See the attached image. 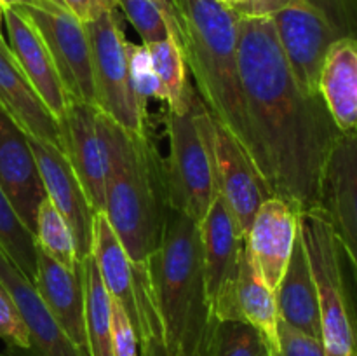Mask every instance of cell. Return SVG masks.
I'll return each mask as SVG.
<instances>
[{
	"instance_id": "cell-42",
	"label": "cell",
	"mask_w": 357,
	"mask_h": 356,
	"mask_svg": "<svg viewBox=\"0 0 357 356\" xmlns=\"http://www.w3.org/2000/svg\"><path fill=\"white\" fill-rule=\"evenodd\" d=\"M107 2V6L110 7V9H117L119 7V0H105Z\"/></svg>"
},
{
	"instance_id": "cell-19",
	"label": "cell",
	"mask_w": 357,
	"mask_h": 356,
	"mask_svg": "<svg viewBox=\"0 0 357 356\" xmlns=\"http://www.w3.org/2000/svg\"><path fill=\"white\" fill-rule=\"evenodd\" d=\"M0 108L20 126L28 138L51 143L63 150L61 129L0 35Z\"/></svg>"
},
{
	"instance_id": "cell-12",
	"label": "cell",
	"mask_w": 357,
	"mask_h": 356,
	"mask_svg": "<svg viewBox=\"0 0 357 356\" xmlns=\"http://www.w3.org/2000/svg\"><path fill=\"white\" fill-rule=\"evenodd\" d=\"M319 208L357 281V131L342 133L331 152Z\"/></svg>"
},
{
	"instance_id": "cell-11",
	"label": "cell",
	"mask_w": 357,
	"mask_h": 356,
	"mask_svg": "<svg viewBox=\"0 0 357 356\" xmlns=\"http://www.w3.org/2000/svg\"><path fill=\"white\" fill-rule=\"evenodd\" d=\"M209 147L218 194L232 213L243 237H246L261 202L272 198L271 191L246 150L213 117L209 124Z\"/></svg>"
},
{
	"instance_id": "cell-25",
	"label": "cell",
	"mask_w": 357,
	"mask_h": 356,
	"mask_svg": "<svg viewBox=\"0 0 357 356\" xmlns=\"http://www.w3.org/2000/svg\"><path fill=\"white\" fill-rule=\"evenodd\" d=\"M80 264L86 288V330L89 356H115L112 337V299L101 281L93 253Z\"/></svg>"
},
{
	"instance_id": "cell-41",
	"label": "cell",
	"mask_w": 357,
	"mask_h": 356,
	"mask_svg": "<svg viewBox=\"0 0 357 356\" xmlns=\"http://www.w3.org/2000/svg\"><path fill=\"white\" fill-rule=\"evenodd\" d=\"M3 7H9V6H24V3H30L33 0H2Z\"/></svg>"
},
{
	"instance_id": "cell-23",
	"label": "cell",
	"mask_w": 357,
	"mask_h": 356,
	"mask_svg": "<svg viewBox=\"0 0 357 356\" xmlns=\"http://www.w3.org/2000/svg\"><path fill=\"white\" fill-rule=\"evenodd\" d=\"M93 257L96 260L100 278L112 300L122 306L131 318L132 325L138 323V302H136V281L132 264L126 248L114 232L105 213L94 215Z\"/></svg>"
},
{
	"instance_id": "cell-13",
	"label": "cell",
	"mask_w": 357,
	"mask_h": 356,
	"mask_svg": "<svg viewBox=\"0 0 357 356\" xmlns=\"http://www.w3.org/2000/svg\"><path fill=\"white\" fill-rule=\"evenodd\" d=\"M0 188L21 222L35 232L42 201L47 198L30 138L0 108Z\"/></svg>"
},
{
	"instance_id": "cell-21",
	"label": "cell",
	"mask_w": 357,
	"mask_h": 356,
	"mask_svg": "<svg viewBox=\"0 0 357 356\" xmlns=\"http://www.w3.org/2000/svg\"><path fill=\"white\" fill-rule=\"evenodd\" d=\"M319 94L342 133L357 131V38L331 45L321 68Z\"/></svg>"
},
{
	"instance_id": "cell-7",
	"label": "cell",
	"mask_w": 357,
	"mask_h": 356,
	"mask_svg": "<svg viewBox=\"0 0 357 356\" xmlns=\"http://www.w3.org/2000/svg\"><path fill=\"white\" fill-rule=\"evenodd\" d=\"M86 24L91 45L94 107L126 131L143 135L149 119L139 112L129 84L128 38L117 9L105 10Z\"/></svg>"
},
{
	"instance_id": "cell-1",
	"label": "cell",
	"mask_w": 357,
	"mask_h": 356,
	"mask_svg": "<svg viewBox=\"0 0 357 356\" xmlns=\"http://www.w3.org/2000/svg\"><path fill=\"white\" fill-rule=\"evenodd\" d=\"M237 38L251 161L272 195L317 209L342 131L321 94L298 86L271 16L239 14Z\"/></svg>"
},
{
	"instance_id": "cell-15",
	"label": "cell",
	"mask_w": 357,
	"mask_h": 356,
	"mask_svg": "<svg viewBox=\"0 0 357 356\" xmlns=\"http://www.w3.org/2000/svg\"><path fill=\"white\" fill-rule=\"evenodd\" d=\"M30 145L40 170L47 199L68 222L75 237L77 255L82 262L93 253V229L96 212L91 206L63 150L51 143L38 142L33 138H30Z\"/></svg>"
},
{
	"instance_id": "cell-5",
	"label": "cell",
	"mask_w": 357,
	"mask_h": 356,
	"mask_svg": "<svg viewBox=\"0 0 357 356\" xmlns=\"http://www.w3.org/2000/svg\"><path fill=\"white\" fill-rule=\"evenodd\" d=\"M298 234L316 281L326 356H357V281L323 209L300 213Z\"/></svg>"
},
{
	"instance_id": "cell-33",
	"label": "cell",
	"mask_w": 357,
	"mask_h": 356,
	"mask_svg": "<svg viewBox=\"0 0 357 356\" xmlns=\"http://www.w3.org/2000/svg\"><path fill=\"white\" fill-rule=\"evenodd\" d=\"M278 351L272 356H326L321 339L279 320Z\"/></svg>"
},
{
	"instance_id": "cell-22",
	"label": "cell",
	"mask_w": 357,
	"mask_h": 356,
	"mask_svg": "<svg viewBox=\"0 0 357 356\" xmlns=\"http://www.w3.org/2000/svg\"><path fill=\"white\" fill-rule=\"evenodd\" d=\"M279 320L321 339V313L316 281L302 239H296L291 258L275 288Z\"/></svg>"
},
{
	"instance_id": "cell-18",
	"label": "cell",
	"mask_w": 357,
	"mask_h": 356,
	"mask_svg": "<svg viewBox=\"0 0 357 356\" xmlns=\"http://www.w3.org/2000/svg\"><path fill=\"white\" fill-rule=\"evenodd\" d=\"M3 23L9 35L10 52L16 58L17 65L42 103L59 122V119L65 115L70 98L44 40L17 7H3Z\"/></svg>"
},
{
	"instance_id": "cell-6",
	"label": "cell",
	"mask_w": 357,
	"mask_h": 356,
	"mask_svg": "<svg viewBox=\"0 0 357 356\" xmlns=\"http://www.w3.org/2000/svg\"><path fill=\"white\" fill-rule=\"evenodd\" d=\"M164 122L169 140L164 159L167 202L171 209L201 223L218 195V187L209 147L211 115L194 86L187 105L181 110H167Z\"/></svg>"
},
{
	"instance_id": "cell-37",
	"label": "cell",
	"mask_w": 357,
	"mask_h": 356,
	"mask_svg": "<svg viewBox=\"0 0 357 356\" xmlns=\"http://www.w3.org/2000/svg\"><path fill=\"white\" fill-rule=\"evenodd\" d=\"M300 2L312 3L310 0H248V6L243 14H250V16H272L278 10Z\"/></svg>"
},
{
	"instance_id": "cell-4",
	"label": "cell",
	"mask_w": 357,
	"mask_h": 356,
	"mask_svg": "<svg viewBox=\"0 0 357 356\" xmlns=\"http://www.w3.org/2000/svg\"><path fill=\"white\" fill-rule=\"evenodd\" d=\"M146 276L164 356H208L218 320L206 295L199 222L169 208Z\"/></svg>"
},
{
	"instance_id": "cell-2",
	"label": "cell",
	"mask_w": 357,
	"mask_h": 356,
	"mask_svg": "<svg viewBox=\"0 0 357 356\" xmlns=\"http://www.w3.org/2000/svg\"><path fill=\"white\" fill-rule=\"evenodd\" d=\"M105 154V216L135 269H146L164 234L167 202L164 159L150 128L143 135L124 128L96 108Z\"/></svg>"
},
{
	"instance_id": "cell-17",
	"label": "cell",
	"mask_w": 357,
	"mask_h": 356,
	"mask_svg": "<svg viewBox=\"0 0 357 356\" xmlns=\"http://www.w3.org/2000/svg\"><path fill=\"white\" fill-rule=\"evenodd\" d=\"M33 286L79 355L89 356L82 264L77 269H66L38 248Z\"/></svg>"
},
{
	"instance_id": "cell-34",
	"label": "cell",
	"mask_w": 357,
	"mask_h": 356,
	"mask_svg": "<svg viewBox=\"0 0 357 356\" xmlns=\"http://www.w3.org/2000/svg\"><path fill=\"white\" fill-rule=\"evenodd\" d=\"M112 337L115 356H139V339L131 318L112 300Z\"/></svg>"
},
{
	"instance_id": "cell-16",
	"label": "cell",
	"mask_w": 357,
	"mask_h": 356,
	"mask_svg": "<svg viewBox=\"0 0 357 356\" xmlns=\"http://www.w3.org/2000/svg\"><path fill=\"white\" fill-rule=\"evenodd\" d=\"M63 154L75 171L91 206L96 213L105 209V154L96 121V107L70 100L59 119Z\"/></svg>"
},
{
	"instance_id": "cell-10",
	"label": "cell",
	"mask_w": 357,
	"mask_h": 356,
	"mask_svg": "<svg viewBox=\"0 0 357 356\" xmlns=\"http://www.w3.org/2000/svg\"><path fill=\"white\" fill-rule=\"evenodd\" d=\"M199 225L206 295L213 316L218 321L237 320L236 286L244 237L222 195H216Z\"/></svg>"
},
{
	"instance_id": "cell-40",
	"label": "cell",
	"mask_w": 357,
	"mask_h": 356,
	"mask_svg": "<svg viewBox=\"0 0 357 356\" xmlns=\"http://www.w3.org/2000/svg\"><path fill=\"white\" fill-rule=\"evenodd\" d=\"M3 356H31L28 351H23V349H10L7 348V353Z\"/></svg>"
},
{
	"instance_id": "cell-43",
	"label": "cell",
	"mask_w": 357,
	"mask_h": 356,
	"mask_svg": "<svg viewBox=\"0 0 357 356\" xmlns=\"http://www.w3.org/2000/svg\"><path fill=\"white\" fill-rule=\"evenodd\" d=\"M2 20H3V2L0 0V30H2ZM0 35H2V31H0Z\"/></svg>"
},
{
	"instance_id": "cell-29",
	"label": "cell",
	"mask_w": 357,
	"mask_h": 356,
	"mask_svg": "<svg viewBox=\"0 0 357 356\" xmlns=\"http://www.w3.org/2000/svg\"><path fill=\"white\" fill-rule=\"evenodd\" d=\"M208 356H272V349L250 323L223 320L213 330Z\"/></svg>"
},
{
	"instance_id": "cell-35",
	"label": "cell",
	"mask_w": 357,
	"mask_h": 356,
	"mask_svg": "<svg viewBox=\"0 0 357 356\" xmlns=\"http://www.w3.org/2000/svg\"><path fill=\"white\" fill-rule=\"evenodd\" d=\"M340 23L351 37L357 38V0H310Z\"/></svg>"
},
{
	"instance_id": "cell-14",
	"label": "cell",
	"mask_w": 357,
	"mask_h": 356,
	"mask_svg": "<svg viewBox=\"0 0 357 356\" xmlns=\"http://www.w3.org/2000/svg\"><path fill=\"white\" fill-rule=\"evenodd\" d=\"M298 220L300 212L295 206L272 195L261 202L244 237L255 269L272 292L282 279L298 239Z\"/></svg>"
},
{
	"instance_id": "cell-3",
	"label": "cell",
	"mask_w": 357,
	"mask_h": 356,
	"mask_svg": "<svg viewBox=\"0 0 357 356\" xmlns=\"http://www.w3.org/2000/svg\"><path fill=\"white\" fill-rule=\"evenodd\" d=\"M169 31L206 110L250 156L237 52L239 13L222 0H162Z\"/></svg>"
},
{
	"instance_id": "cell-26",
	"label": "cell",
	"mask_w": 357,
	"mask_h": 356,
	"mask_svg": "<svg viewBox=\"0 0 357 356\" xmlns=\"http://www.w3.org/2000/svg\"><path fill=\"white\" fill-rule=\"evenodd\" d=\"M153 70L162 89V101L167 110H181L187 105L192 84L187 79V63L176 38L169 34L164 40L146 45Z\"/></svg>"
},
{
	"instance_id": "cell-38",
	"label": "cell",
	"mask_w": 357,
	"mask_h": 356,
	"mask_svg": "<svg viewBox=\"0 0 357 356\" xmlns=\"http://www.w3.org/2000/svg\"><path fill=\"white\" fill-rule=\"evenodd\" d=\"M139 356H164L159 339L139 342Z\"/></svg>"
},
{
	"instance_id": "cell-28",
	"label": "cell",
	"mask_w": 357,
	"mask_h": 356,
	"mask_svg": "<svg viewBox=\"0 0 357 356\" xmlns=\"http://www.w3.org/2000/svg\"><path fill=\"white\" fill-rule=\"evenodd\" d=\"M33 236L37 246L63 267L77 269L80 265L72 229L47 198L38 208Z\"/></svg>"
},
{
	"instance_id": "cell-31",
	"label": "cell",
	"mask_w": 357,
	"mask_h": 356,
	"mask_svg": "<svg viewBox=\"0 0 357 356\" xmlns=\"http://www.w3.org/2000/svg\"><path fill=\"white\" fill-rule=\"evenodd\" d=\"M119 7L142 37L143 45L169 37L162 0H119Z\"/></svg>"
},
{
	"instance_id": "cell-9",
	"label": "cell",
	"mask_w": 357,
	"mask_h": 356,
	"mask_svg": "<svg viewBox=\"0 0 357 356\" xmlns=\"http://www.w3.org/2000/svg\"><path fill=\"white\" fill-rule=\"evenodd\" d=\"M271 17L298 86L309 94H319V75L328 51L340 38L351 37L349 31L309 2L293 3Z\"/></svg>"
},
{
	"instance_id": "cell-39",
	"label": "cell",
	"mask_w": 357,
	"mask_h": 356,
	"mask_svg": "<svg viewBox=\"0 0 357 356\" xmlns=\"http://www.w3.org/2000/svg\"><path fill=\"white\" fill-rule=\"evenodd\" d=\"M222 2L227 3L229 7H232V9L239 14H243L248 6V0H222Z\"/></svg>"
},
{
	"instance_id": "cell-32",
	"label": "cell",
	"mask_w": 357,
	"mask_h": 356,
	"mask_svg": "<svg viewBox=\"0 0 357 356\" xmlns=\"http://www.w3.org/2000/svg\"><path fill=\"white\" fill-rule=\"evenodd\" d=\"M0 339L10 349H23V351L31 349L26 325L21 318L16 302L9 295V292L3 288L2 283H0Z\"/></svg>"
},
{
	"instance_id": "cell-24",
	"label": "cell",
	"mask_w": 357,
	"mask_h": 356,
	"mask_svg": "<svg viewBox=\"0 0 357 356\" xmlns=\"http://www.w3.org/2000/svg\"><path fill=\"white\" fill-rule=\"evenodd\" d=\"M236 311L237 320L246 321L251 327L257 328L261 337L271 346L272 355H275L279 344V311L275 293L258 274L250 255H248L246 246H244L243 258H241L239 278H237L236 286Z\"/></svg>"
},
{
	"instance_id": "cell-27",
	"label": "cell",
	"mask_w": 357,
	"mask_h": 356,
	"mask_svg": "<svg viewBox=\"0 0 357 356\" xmlns=\"http://www.w3.org/2000/svg\"><path fill=\"white\" fill-rule=\"evenodd\" d=\"M37 241L28 227L21 222L13 205L0 188V253L33 283L37 274Z\"/></svg>"
},
{
	"instance_id": "cell-20",
	"label": "cell",
	"mask_w": 357,
	"mask_h": 356,
	"mask_svg": "<svg viewBox=\"0 0 357 356\" xmlns=\"http://www.w3.org/2000/svg\"><path fill=\"white\" fill-rule=\"evenodd\" d=\"M0 283L13 297L26 325L31 341V349L28 353L31 356H80L75 346L63 334L52 314L49 313L33 283L28 281L2 253Z\"/></svg>"
},
{
	"instance_id": "cell-8",
	"label": "cell",
	"mask_w": 357,
	"mask_h": 356,
	"mask_svg": "<svg viewBox=\"0 0 357 356\" xmlns=\"http://www.w3.org/2000/svg\"><path fill=\"white\" fill-rule=\"evenodd\" d=\"M14 7L23 13L42 37L70 100L94 105L91 45L86 24L59 0H33Z\"/></svg>"
},
{
	"instance_id": "cell-36",
	"label": "cell",
	"mask_w": 357,
	"mask_h": 356,
	"mask_svg": "<svg viewBox=\"0 0 357 356\" xmlns=\"http://www.w3.org/2000/svg\"><path fill=\"white\" fill-rule=\"evenodd\" d=\"M77 20L89 23L100 17L105 10H114L107 6L105 0H59Z\"/></svg>"
},
{
	"instance_id": "cell-30",
	"label": "cell",
	"mask_w": 357,
	"mask_h": 356,
	"mask_svg": "<svg viewBox=\"0 0 357 356\" xmlns=\"http://www.w3.org/2000/svg\"><path fill=\"white\" fill-rule=\"evenodd\" d=\"M128 65H129V84H131L132 96L139 112L149 119V103L150 100L162 101V89H160L159 79L153 70L152 59L146 45L132 44L128 40Z\"/></svg>"
}]
</instances>
